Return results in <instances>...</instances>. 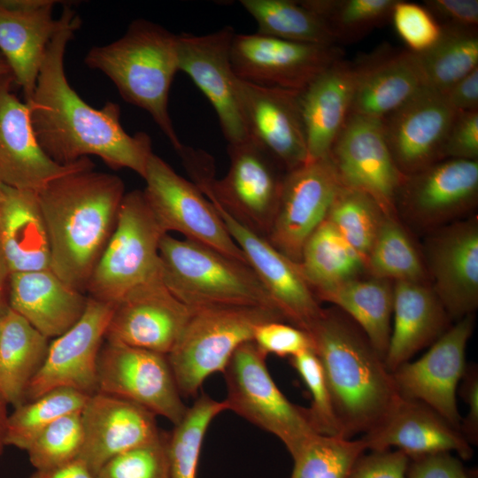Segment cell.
Returning a JSON list of instances; mask_svg holds the SVG:
<instances>
[{
  "label": "cell",
  "instance_id": "obj_21",
  "mask_svg": "<svg viewBox=\"0 0 478 478\" xmlns=\"http://www.w3.org/2000/svg\"><path fill=\"white\" fill-rule=\"evenodd\" d=\"M54 0H0V53L29 100L55 35L78 15L69 6L54 19Z\"/></svg>",
  "mask_w": 478,
  "mask_h": 478
},
{
  "label": "cell",
  "instance_id": "obj_19",
  "mask_svg": "<svg viewBox=\"0 0 478 478\" xmlns=\"http://www.w3.org/2000/svg\"><path fill=\"white\" fill-rule=\"evenodd\" d=\"M213 204L228 234L241 249L285 320L308 332L322 314L318 298L293 262L269 241L231 216L212 197Z\"/></svg>",
  "mask_w": 478,
  "mask_h": 478
},
{
  "label": "cell",
  "instance_id": "obj_25",
  "mask_svg": "<svg viewBox=\"0 0 478 478\" xmlns=\"http://www.w3.org/2000/svg\"><path fill=\"white\" fill-rule=\"evenodd\" d=\"M478 197V160L447 158L405 175L397 203L423 226H434L473 208Z\"/></svg>",
  "mask_w": 478,
  "mask_h": 478
},
{
  "label": "cell",
  "instance_id": "obj_22",
  "mask_svg": "<svg viewBox=\"0 0 478 478\" xmlns=\"http://www.w3.org/2000/svg\"><path fill=\"white\" fill-rule=\"evenodd\" d=\"M237 87L248 138L286 173L308 162L298 91L257 85L240 79Z\"/></svg>",
  "mask_w": 478,
  "mask_h": 478
},
{
  "label": "cell",
  "instance_id": "obj_16",
  "mask_svg": "<svg viewBox=\"0 0 478 478\" xmlns=\"http://www.w3.org/2000/svg\"><path fill=\"white\" fill-rule=\"evenodd\" d=\"M232 27L204 35H178L179 71L184 72L212 105L228 144L248 138L230 60Z\"/></svg>",
  "mask_w": 478,
  "mask_h": 478
},
{
  "label": "cell",
  "instance_id": "obj_15",
  "mask_svg": "<svg viewBox=\"0 0 478 478\" xmlns=\"http://www.w3.org/2000/svg\"><path fill=\"white\" fill-rule=\"evenodd\" d=\"M474 326L473 314L459 319L421 358L391 372L402 398L428 405L459 429L462 418L457 407L456 389L467 366L466 349Z\"/></svg>",
  "mask_w": 478,
  "mask_h": 478
},
{
  "label": "cell",
  "instance_id": "obj_33",
  "mask_svg": "<svg viewBox=\"0 0 478 478\" xmlns=\"http://www.w3.org/2000/svg\"><path fill=\"white\" fill-rule=\"evenodd\" d=\"M48 339L11 308L0 319V395L8 405L26 402L27 388L45 359Z\"/></svg>",
  "mask_w": 478,
  "mask_h": 478
},
{
  "label": "cell",
  "instance_id": "obj_34",
  "mask_svg": "<svg viewBox=\"0 0 478 478\" xmlns=\"http://www.w3.org/2000/svg\"><path fill=\"white\" fill-rule=\"evenodd\" d=\"M316 297L334 304L349 316L385 358L391 334L394 282L358 277L325 289Z\"/></svg>",
  "mask_w": 478,
  "mask_h": 478
},
{
  "label": "cell",
  "instance_id": "obj_12",
  "mask_svg": "<svg viewBox=\"0 0 478 478\" xmlns=\"http://www.w3.org/2000/svg\"><path fill=\"white\" fill-rule=\"evenodd\" d=\"M328 158L342 186L368 195L386 216H396L405 175L392 158L381 120L350 113Z\"/></svg>",
  "mask_w": 478,
  "mask_h": 478
},
{
  "label": "cell",
  "instance_id": "obj_23",
  "mask_svg": "<svg viewBox=\"0 0 478 478\" xmlns=\"http://www.w3.org/2000/svg\"><path fill=\"white\" fill-rule=\"evenodd\" d=\"M455 113L442 93L424 88L381 120L392 158L404 175L443 160Z\"/></svg>",
  "mask_w": 478,
  "mask_h": 478
},
{
  "label": "cell",
  "instance_id": "obj_29",
  "mask_svg": "<svg viewBox=\"0 0 478 478\" xmlns=\"http://www.w3.org/2000/svg\"><path fill=\"white\" fill-rule=\"evenodd\" d=\"M353 64L335 61L297 93L309 161L328 158L351 113Z\"/></svg>",
  "mask_w": 478,
  "mask_h": 478
},
{
  "label": "cell",
  "instance_id": "obj_59",
  "mask_svg": "<svg viewBox=\"0 0 478 478\" xmlns=\"http://www.w3.org/2000/svg\"><path fill=\"white\" fill-rule=\"evenodd\" d=\"M2 198H3V189H2V185L0 184V204H1Z\"/></svg>",
  "mask_w": 478,
  "mask_h": 478
},
{
  "label": "cell",
  "instance_id": "obj_53",
  "mask_svg": "<svg viewBox=\"0 0 478 478\" xmlns=\"http://www.w3.org/2000/svg\"><path fill=\"white\" fill-rule=\"evenodd\" d=\"M460 385V396L468 405V412L462 418L460 432L472 445L478 443V368L476 365L466 366Z\"/></svg>",
  "mask_w": 478,
  "mask_h": 478
},
{
  "label": "cell",
  "instance_id": "obj_55",
  "mask_svg": "<svg viewBox=\"0 0 478 478\" xmlns=\"http://www.w3.org/2000/svg\"><path fill=\"white\" fill-rule=\"evenodd\" d=\"M29 478H96V476L86 463L78 458L54 468L35 469Z\"/></svg>",
  "mask_w": 478,
  "mask_h": 478
},
{
  "label": "cell",
  "instance_id": "obj_2",
  "mask_svg": "<svg viewBox=\"0 0 478 478\" xmlns=\"http://www.w3.org/2000/svg\"><path fill=\"white\" fill-rule=\"evenodd\" d=\"M36 193L51 271L83 293L115 228L125 184L115 174L91 168L56 178Z\"/></svg>",
  "mask_w": 478,
  "mask_h": 478
},
{
  "label": "cell",
  "instance_id": "obj_46",
  "mask_svg": "<svg viewBox=\"0 0 478 478\" xmlns=\"http://www.w3.org/2000/svg\"><path fill=\"white\" fill-rule=\"evenodd\" d=\"M289 363L298 373L312 397L307 410L316 433L341 436L324 373L314 351L307 350L290 357Z\"/></svg>",
  "mask_w": 478,
  "mask_h": 478
},
{
  "label": "cell",
  "instance_id": "obj_10",
  "mask_svg": "<svg viewBox=\"0 0 478 478\" xmlns=\"http://www.w3.org/2000/svg\"><path fill=\"white\" fill-rule=\"evenodd\" d=\"M143 179L144 196L166 233L176 231L186 239L248 264L213 204L193 182L179 175L154 153L149 158Z\"/></svg>",
  "mask_w": 478,
  "mask_h": 478
},
{
  "label": "cell",
  "instance_id": "obj_24",
  "mask_svg": "<svg viewBox=\"0 0 478 478\" xmlns=\"http://www.w3.org/2000/svg\"><path fill=\"white\" fill-rule=\"evenodd\" d=\"M83 444L79 459L95 474L111 459L157 439L156 415L134 402L96 392L81 412Z\"/></svg>",
  "mask_w": 478,
  "mask_h": 478
},
{
  "label": "cell",
  "instance_id": "obj_30",
  "mask_svg": "<svg viewBox=\"0 0 478 478\" xmlns=\"http://www.w3.org/2000/svg\"><path fill=\"white\" fill-rule=\"evenodd\" d=\"M9 307L47 338L58 337L83 315L89 297L51 270L12 273Z\"/></svg>",
  "mask_w": 478,
  "mask_h": 478
},
{
  "label": "cell",
  "instance_id": "obj_49",
  "mask_svg": "<svg viewBox=\"0 0 478 478\" xmlns=\"http://www.w3.org/2000/svg\"><path fill=\"white\" fill-rule=\"evenodd\" d=\"M442 157L443 159L478 160V111L456 112Z\"/></svg>",
  "mask_w": 478,
  "mask_h": 478
},
{
  "label": "cell",
  "instance_id": "obj_51",
  "mask_svg": "<svg viewBox=\"0 0 478 478\" xmlns=\"http://www.w3.org/2000/svg\"><path fill=\"white\" fill-rule=\"evenodd\" d=\"M406 478H471L451 452H436L409 459Z\"/></svg>",
  "mask_w": 478,
  "mask_h": 478
},
{
  "label": "cell",
  "instance_id": "obj_35",
  "mask_svg": "<svg viewBox=\"0 0 478 478\" xmlns=\"http://www.w3.org/2000/svg\"><path fill=\"white\" fill-rule=\"evenodd\" d=\"M298 266L315 296L366 269L359 254L327 219L306 240Z\"/></svg>",
  "mask_w": 478,
  "mask_h": 478
},
{
  "label": "cell",
  "instance_id": "obj_7",
  "mask_svg": "<svg viewBox=\"0 0 478 478\" xmlns=\"http://www.w3.org/2000/svg\"><path fill=\"white\" fill-rule=\"evenodd\" d=\"M284 320L279 310L266 306L191 309L180 338L166 355L181 395L195 396L208 376L222 373L237 348L252 341L259 325Z\"/></svg>",
  "mask_w": 478,
  "mask_h": 478
},
{
  "label": "cell",
  "instance_id": "obj_56",
  "mask_svg": "<svg viewBox=\"0 0 478 478\" xmlns=\"http://www.w3.org/2000/svg\"><path fill=\"white\" fill-rule=\"evenodd\" d=\"M10 274V270L0 248V319L10 308L8 300Z\"/></svg>",
  "mask_w": 478,
  "mask_h": 478
},
{
  "label": "cell",
  "instance_id": "obj_41",
  "mask_svg": "<svg viewBox=\"0 0 478 478\" xmlns=\"http://www.w3.org/2000/svg\"><path fill=\"white\" fill-rule=\"evenodd\" d=\"M228 410L203 394L188 408L182 420L174 426L168 439L169 478H197L200 451L211 421Z\"/></svg>",
  "mask_w": 478,
  "mask_h": 478
},
{
  "label": "cell",
  "instance_id": "obj_28",
  "mask_svg": "<svg viewBox=\"0 0 478 478\" xmlns=\"http://www.w3.org/2000/svg\"><path fill=\"white\" fill-rule=\"evenodd\" d=\"M351 113L382 120L426 88L414 52L382 49L353 62Z\"/></svg>",
  "mask_w": 478,
  "mask_h": 478
},
{
  "label": "cell",
  "instance_id": "obj_26",
  "mask_svg": "<svg viewBox=\"0 0 478 478\" xmlns=\"http://www.w3.org/2000/svg\"><path fill=\"white\" fill-rule=\"evenodd\" d=\"M432 289L451 319L473 314L478 305V223H454L432 237L428 246Z\"/></svg>",
  "mask_w": 478,
  "mask_h": 478
},
{
  "label": "cell",
  "instance_id": "obj_58",
  "mask_svg": "<svg viewBox=\"0 0 478 478\" xmlns=\"http://www.w3.org/2000/svg\"><path fill=\"white\" fill-rule=\"evenodd\" d=\"M8 73H12L11 70H10L9 66L6 63L5 59L4 58L2 54L0 53V76L4 75V74H8Z\"/></svg>",
  "mask_w": 478,
  "mask_h": 478
},
{
  "label": "cell",
  "instance_id": "obj_50",
  "mask_svg": "<svg viewBox=\"0 0 478 478\" xmlns=\"http://www.w3.org/2000/svg\"><path fill=\"white\" fill-rule=\"evenodd\" d=\"M408 463L400 450L370 451L356 460L349 478H406Z\"/></svg>",
  "mask_w": 478,
  "mask_h": 478
},
{
  "label": "cell",
  "instance_id": "obj_14",
  "mask_svg": "<svg viewBox=\"0 0 478 478\" xmlns=\"http://www.w3.org/2000/svg\"><path fill=\"white\" fill-rule=\"evenodd\" d=\"M340 187L328 157L308 161L287 172L266 239L298 264L306 240L326 220Z\"/></svg>",
  "mask_w": 478,
  "mask_h": 478
},
{
  "label": "cell",
  "instance_id": "obj_42",
  "mask_svg": "<svg viewBox=\"0 0 478 478\" xmlns=\"http://www.w3.org/2000/svg\"><path fill=\"white\" fill-rule=\"evenodd\" d=\"M366 451L361 438L315 434L291 456L290 478H349L356 460Z\"/></svg>",
  "mask_w": 478,
  "mask_h": 478
},
{
  "label": "cell",
  "instance_id": "obj_43",
  "mask_svg": "<svg viewBox=\"0 0 478 478\" xmlns=\"http://www.w3.org/2000/svg\"><path fill=\"white\" fill-rule=\"evenodd\" d=\"M385 214L368 195L341 185L327 220L365 262Z\"/></svg>",
  "mask_w": 478,
  "mask_h": 478
},
{
  "label": "cell",
  "instance_id": "obj_6",
  "mask_svg": "<svg viewBox=\"0 0 478 478\" xmlns=\"http://www.w3.org/2000/svg\"><path fill=\"white\" fill-rule=\"evenodd\" d=\"M159 258L165 285L190 309L266 306L278 310L248 264L209 246L166 234L159 243Z\"/></svg>",
  "mask_w": 478,
  "mask_h": 478
},
{
  "label": "cell",
  "instance_id": "obj_39",
  "mask_svg": "<svg viewBox=\"0 0 478 478\" xmlns=\"http://www.w3.org/2000/svg\"><path fill=\"white\" fill-rule=\"evenodd\" d=\"M366 270L373 277L393 282H425L426 270L422 259L396 217H383L366 258Z\"/></svg>",
  "mask_w": 478,
  "mask_h": 478
},
{
  "label": "cell",
  "instance_id": "obj_32",
  "mask_svg": "<svg viewBox=\"0 0 478 478\" xmlns=\"http://www.w3.org/2000/svg\"><path fill=\"white\" fill-rule=\"evenodd\" d=\"M2 189L0 248L10 273L51 270L50 241L37 193L4 185Z\"/></svg>",
  "mask_w": 478,
  "mask_h": 478
},
{
  "label": "cell",
  "instance_id": "obj_52",
  "mask_svg": "<svg viewBox=\"0 0 478 478\" xmlns=\"http://www.w3.org/2000/svg\"><path fill=\"white\" fill-rule=\"evenodd\" d=\"M423 5L442 27L477 29V0H427Z\"/></svg>",
  "mask_w": 478,
  "mask_h": 478
},
{
  "label": "cell",
  "instance_id": "obj_17",
  "mask_svg": "<svg viewBox=\"0 0 478 478\" xmlns=\"http://www.w3.org/2000/svg\"><path fill=\"white\" fill-rule=\"evenodd\" d=\"M13 83L12 73L0 76V184L37 192L56 178L94 168L88 158L60 165L46 155L35 137L29 107L13 93Z\"/></svg>",
  "mask_w": 478,
  "mask_h": 478
},
{
  "label": "cell",
  "instance_id": "obj_36",
  "mask_svg": "<svg viewBox=\"0 0 478 478\" xmlns=\"http://www.w3.org/2000/svg\"><path fill=\"white\" fill-rule=\"evenodd\" d=\"M415 54L426 88L443 93L478 67L477 29L443 27L431 48Z\"/></svg>",
  "mask_w": 478,
  "mask_h": 478
},
{
  "label": "cell",
  "instance_id": "obj_8",
  "mask_svg": "<svg viewBox=\"0 0 478 478\" xmlns=\"http://www.w3.org/2000/svg\"><path fill=\"white\" fill-rule=\"evenodd\" d=\"M143 190L126 193L115 228L89 278V297L114 305L133 288L159 275V243L166 235Z\"/></svg>",
  "mask_w": 478,
  "mask_h": 478
},
{
  "label": "cell",
  "instance_id": "obj_9",
  "mask_svg": "<svg viewBox=\"0 0 478 478\" xmlns=\"http://www.w3.org/2000/svg\"><path fill=\"white\" fill-rule=\"evenodd\" d=\"M266 356L252 342L240 345L222 374L228 410L278 437L292 456L314 430L307 408L291 403L278 389Z\"/></svg>",
  "mask_w": 478,
  "mask_h": 478
},
{
  "label": "cell",
  "instance_id": "obj_13",
  "mask_svg": "<svg viewBox=\"0 0 478 478\" xmlns=\"http://www.w3.org/2000/svg\"><path fill=\"white\" fill-rule=\"evenodd\" d=\"M335 45L296 42L255 34H235L230 60L235 76L246 82L300 91L343 58Z\"/></svg>",
  "mask_w": 478,
  "mask_h": 478
},
{
  "label": "cell",
  "instance_id": "obj_47",
  "mask_svg": "<svg viewBox=\"0 0 478 478\" xmlns=\"http://www.w3.org/2000/svg\"><path fill=\"white\" fill-rule=\"evenodd\" d=\"M396 31L414 53L431 48L440 38L442 27L424 5L397 0L391 19Z\"/></svg>",
  "mask_w": 478,
  "mask_h": 478
},
{
  "label": "cell",
  "instance_id": "obj_3",
  "mask_svg": "<svg viewBox=\"0 0 478 478\" xmlns=\"http://www.w3.org/2000/svg\"><path fill=\"white\" fill-rule=\"evenodd\" d=\"M307 333L324 373L341 436L369 432L401 399L384 358L339 309H323Z\"/></svg>",
  "mask_w": 478,
  "mask_h": 478
},
{
  "label": "cell",
  "instance_id": "obj_45",
  "mask_svg": "<svg viewBox=\"0 0 478 478\" xmlns=\"http://www.w3.org/2000/svg\"><path fill=\"white\" fill-rule=\"evenodd\" d=\"M169 436L125 451L106 462L96 478H169Z\"/></svg>",
  "mask_w": 478,
  "mask_h": 478
},
{
  "label": "cell",
  "instance_id": "obj_57",
  "mask_svg": "<svg viewBox=\"0 0 478 478\" xmlns=\"http://www.w3.org/2000/svg\"><path fill=\"white\" fill-rule=\"evenodd\" d=\"M8 403L5 399L0 395V456L3 453L5 444V436H6V428L8 420V412H7Z\"/></svg>",
  "mask_w": 478,
  "mask_h": 478
},
{
  "label": "cell",
  "instance_id": "obj_37",
  "mask_svg": "<svg viewBox=\"0 0 478 478\" xmlns=\"http://www.w3.org/2000/svg\"><path fill=\"white\" fill-rule=\"evenodd\" d=\"M240 4L256 20L258 34L302 43H336L323 21L300 1L241 0Z\"/></svg>",
  "mask_w": 478,
  "mask_h": 478
},
{
  "label": "cell",
  "instance_id": "obj_1",
  "mask_svg": "<svg viewBox=\"0 0 478 478\" xmlns=\"http://www.w3.org/2000/svg\"><path fill=\"white\" fill-rule=\"evenodd\" d=\"M80 26L77 16L52 38L34 93L26 101L37 142L58 164L94 155L114 170L128 168L143 178L153 153L150 136L144 132L127 134L120 124L118 104L107 102L101 109L93 108L66 79L65 52Z\"/></svg>",
  "mask_w": 478,
  "mask_h": 478
},
{
  "label": "cell",
  "instance_id": "obj_27",
  "mask_svg": "<svg viewBox=\"0 0 478 478\" xmlns=\"http://www.w3.org/2000/svg\"><path fill=\"white\" fill-rule=\"evenodd\" d=\"M360 438L366 450L397 447L409 459L451 451L465 460L473 456L471 444L459 428L428 405L402 397L375 428Z\"/></svg>",
  "mask_w": 478,
  "mask_h": 478
},
{
  "label": "cell",
  "instance_id": "obj_31",
  "mask_svg": "<svg viewBox=\"0 0 478 478\" xmlns=\"http://www.w3.org/2000/svg\"><path fill=\"white\" fill-rule=\"evenodd\" d=\"M393 326L385 365L393 372L436 342L451 326L450 316L425 282L395 281Z\"/></svg>",
  "mask_w": 478,
  "mask_h": 478
},
{
  "label": "cell",
  "instance_id": "obj_38",
  "mask_svg": "<svg viewBox=\"0 0 478 478\" xmlns=\"http://www.w3.org/2000/svg\"><path fill=\"white\" fill-rule=\"evenodd\" d=\"M89 395L73 388L51 389L15 407L8 416L5 444L27 451L36 437L58 419L81 412Z\"/></svg>",
  "mask_w": 478,
  "mask_h": 478
},
{
  "label": "cell",
  "instance_id": "obj_40",
  "mask_svg": "<svg viewBox=\"0 0 478 478\" xmlns=\"http://www.w3.org/2000/svg\"><path fill=\"white\" fill-rule=\"evenodd\" d=\"M397 0H303L335 40L354 42L391 19Z\"/></svg>",
  "mask_w": 478,
  "mask_h": 478
},
{
  "label": "cell",
  "instance_id": "obj_4",
  "mask_svg": "<svg viewBox=\"0 0 478 478\" xmlns=\"http://www.w3.org/2000/svg\"><path fill=\"white\" fill-rule=\"evenodd\" d=\"M84 62L109 77L125 101L148 112L177 152L182 148L168 111L179 72L178 35L138 19L118 40L91 48Z\"/></svg>",
  "mask_w": 478,
  "mask_h": 478
},
{
  "label": "cell",
  "instance_id": "obj_18",
  "mask_svg": "<svg viewBox=\"0 0 478 478\" xmlns=\"http://www.w3.org/2000/svg\"><path fill=\"white\" fill-rule=\"evenodd\" d=\"M112 310V305L89 297L81 318L50 343L45 359L27 388L26 401L62 387L89 396L97 392V359Z\"/></svg>",
  "mask_w": 478,
  "mask_h": 478
},
{
  "label": "cell",
  "instance_id": "obj_20",
  "mask_svg": "<svg viewBox=\"0 0 478 478\" xmlns=\"http://www.w3.org/2000/svg\"><path fill=\"white\" fill-rule=\"evenodd\" d=\"M190 313L191 309L166 288L160 274L113 305L104 339L167 355Z\"/></svg>",
  "mask_w": 478,
  "mask_h": 478
},
{
  "label": "cell",
  "instance_id": "obj_11",
  "mask_svg": "<svg viewBox=\"0 0 478 478\" xmlns=\"http://www.w3.org/2000/svg\"><path fill=\"white\" fill-rule=\"evenodd\" d=\"M97 392L120 397L177 425L188 407L181 400L167 356L119 342L102 345Z\"/></svg>",
  "mask_w": 478,
  "mask_h": 478
},
{
  "label": "cell",
  "instance_id": "obj_44",
  "mask_svg": "<svg viewBox=\"0 0 478 478\" xmlns=\"http://www.w3.org/2000/svg\"><path fill=\"white\" fill-rule=\"evenodd\" d=\"M81 412L58 419L33 442L27 451L36 470L54 468L78 459L83 444Z\"/></svg>",
  "mask_w": 478,
  "mask_h": 478
},
{
  "label": "cell",
  "instance_id": "obj_5",
  "mask_svg": "<svg viewBox=\"0 0 478 478\" xmlns=\"http://www.w3.org/2000/svg\"><path fill=\"white\" fill-rule=\"evenodd\" d=\"M227 152L228 171L216 180L208 154L184 145L178 151L193 183L203 194L212 197L240 223L266 238L286 172L250 138L228 144Z\"/></svg>",
  "mask_w": 478,
  "mask_h": 478
},
{
  "label": "cell",
  "instance_id": "obj_48",
  "mask_svg": "<svg viewBox=\"0 0 478 478\" xmlns=\"http://www.w3.org/2000/svg\"><path fill=\"white\" fill-rule=\"evenodd\" d=\"M252 342L266 356L293 357L302 351L312 350L310 335L283 321H269L259 325Z\"/></svg>",
  "mask_w": 478,
  "mask_h": 478
},
{
  "label": "cell",
  "instance_id": "obj_54",
  "mask_svg": "<svg viewBox=\"0 0 478 478\" xmlns=\"http://www.w3.org/2000/svg\"><path fill=\"white\" fill-rule=\"evenodd\" d=\"M442 94L455 112L478 111V67Z\"/></svg>",
  "mask_w": 478,
  "mask_h": 478
}]
</instances>
